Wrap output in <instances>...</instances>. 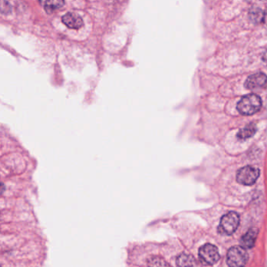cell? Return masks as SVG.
Instances as JSON below:
<instances>
[{"instance_id":"obj_6","label":"cell","mask_w":267,"mask_h":267,"mask_svg":"<svg viewBox=\"0 0 267 267\" xmlns=\"http://www.w3.org/2000/svg\"><path fill=\"white\" fill-rule=\"evenodd\" d=\"M267 83V76L264 73H254L250 75L245 82V87L249 90L263 88Z\"/></svg>"},{"instance_id":"obj_14","label":"cell","mask_w":267,"mask_h":267,"mask_svg":"<svg viewBox=\"0 0 267 267\" xmlns=\"http://www.w3.org/2000/svg\"><path fill=\"white\" fill-rule=\"evenodd\" d=\"M11 11V7L4 0H0V12L9 13Z\"/></svg>"},{"instance_id":"obj_12","label":"cell","mask_w":267,"mask_h":267,"mask_svg":"<svg viewBox=\"0 0 267 267\" xmlns=\"http://www.w3.org/2000/svg\"><path fill=\"white\" fill-rule=\"evenodd\" d=\"M148 267H171L170 264L163 259L162 257L157 256H151L148 258Z\"/></svg>"},{"instance_id":"obj_7","label":"cell","mask_w":267,"mask_h":267,"mask_svg":"<svg viewBox=\"0 0 267 267\" xmlns=\"http://www.w3.org/2000/svg\"><path fill=\"white\" fill-rule=\"evenodd\" d=\"M259 235V229L252 227L241 238L240 245L245 249H251L255 246L257 237Z\"/></svg>"},{"instance_id":"obj_3","label":"cell","mask_w":267,"mask_h":267,"mask_svg":"<svg viewBox=\"0 0 267 267\" xmlns=\"http://www.w3.org/2000/svg\"><path fill=\"white\" fill-rule=\"evenodd\" d=\"M240 223V217L235 212H229L223 215L218 226V232L222 235L230 236L233 235Z\"/></svg>"},{"instance_id":"obj_8","label":"cell","mask_w":267,"mask_h":267,"mask_svg":"<svg viewBox=\"0 0 267 267\" xmlns=\"http://www.w3.org/2000/svg\"><path fill=\"white\" fill-rule=\"evenodd\" d=\"M63 24L71 29H79L84 25L83 20L80 16L73 13H67L62 17Z\"/></svg>"},{"instance_id":"obj_16","label":"cell","mask_w":267,"mask_h":267,"mask_svg":"<svg viewBox=\"0 0 267 267\" xmlns=\"http://www.w3.org/2000/svg\"><path fill=\"white\" fill-rule=\"evenodd\" d=\"M262 60H263L264 63L267 65V50L264 53L263 56H262Z\"/></svg>"},{"instance_id":"obj_1","label":"cell","mask_w":267,"mask_h":267,"mask_svg":"<svg viewBox=\"0 0 267 267\" xmlns=\"http://www.w3.org/2000/svg\"><path fill=\"white\" fill-rule=\"evenodd\" d=\"M262 107V99L255 94L245 95L237 104L238 112L245 116H252L260 110Z\"/></svg>"},{"instance_id":"obj_17","label":"cell","mask_w":267,"mask_h":267,"mask_svg":"<svg viewBox=\"0 0 267 267\" xmlns=\"http://www.w3.org/2000/svg\"><path fill=\"white\" fill-rule=\"evenodd\" d=\"M264 20L267 21V14H265V17H264Z\"/></svg>"},{"instance_id":"obj_15","label":"cell","mask_w":267,"mask_h":267,"mask_svg":"<svg viewBox=\"0 0 267 267\" xmlns=\"http://www.w3.org/2000/svg\"><path fill=\"white\" fill-rule=\"evenodd\" d=\"M5 185L3 183H0V196L4 194V192H5Z\"/></svg>"},{"instance_id":"obj_11","label":"cell","mask_w":267,"mask_h":267,"mask_svg":"<svg viewBox=\"0 0 267 267\" xmlns=\"http://www.w3.org/2000/svg\"><path fill=\"white\" fill-rule=\"evenodd\" d=\"M178 267H196V261L193 255L187 254H180L177 259Z\"/></svg>"},{"instance_id":"obj_9","label":"cell","mask_w":267,"mask_h":267,"mask_svg":"<svg viewBox=\"0 0 267 267\" xmlns=\"http://www.w3.org/2000/svg\"><path fill=\"white\" fill-rule=\"evenodd\" d=\"M46 12L53 13L64 5V0H37Z\"/></svg>"},{"instance_id":"obj_4","label":"cell","mask_w":267,"mask_h":267,"mask_svg":"<svg viewBox=\"0 0 267 267\" xmlns=\"http://www.w3.org/2000/svg\"><path fill=\"white\" fill-rule=\"evenodd\" d=\"M260 175V171L253 166L242 167L237 173L236 180L238 184L243 185H253Z\"/></svg>"},{"instance_id":"obj_13","label":"cell","mask_w":267,"mask_h":267,"mask_svg":"<svg viewBox=\"0 0 267 267\" xmlns=\"http://www.w3.org/2000/svg\"><path fill=\"white\" fill-rule=\"evenodd\" d=\"M250 17L254 22L259 23L262 21V20H264L265 14L262 13V11L259 10V9H255L254 11H251Z\"/></svg>"},{"instance_id":"obj_2","label":"cell","mask_w":267,"mask_h":267,"mask_svg":"<svg viewBox=\"0 0 267 267\" xmlns=\"http://www.w3.org/2000/svg\"><path fill=\"white\" fill-rule=\"evenodd\" d=\"M249 260V254L241 245H235L228 250L226 263L229 267H244Z\"/></svg>"},{"instance_id":"obj_10","label":"cell","mask_w":267,"mask_h":267,"mask_svg":"<svg viewBox=\"0 0 267 267\" xmlns=\"http://www.w3.org/2000/svg\"><path fill=\"white\" fill-rule=\"evenodd\" d=\"M256 131V125L254 123H251L249 125H246L245 128L239 130V131L237 133V138L238 140L249 139L255 135Z\"/></svg>"},{"instance_id":"obj_5","label":"cell","mask_w":267,"mask_h":267,"mask_svg":"<svg viewBox=\"0 0 267 267\" xmlns=\"http://www.w3.org/2000/svg\"><path fill=\"white\" fill-rule=\"evenodd\" d=\"M199 256L202 262L208 265H213L220 260L219 250L215 245L206 244L199 249Z\"/></svg>"}]
</instances>
